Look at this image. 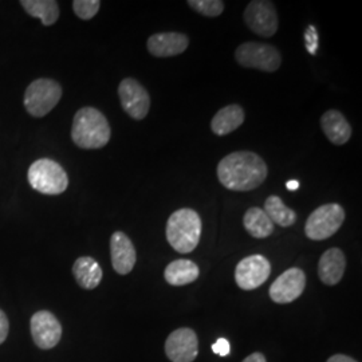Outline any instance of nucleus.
<instances>
[{
    "label": "nucleus",
    "mask_w": 362,
    "mask_h": 362,
    "mask_svg": "<svg viewBox=\"0 0 362 362\" xmlns=\"http://www.w3.org/2000/svg\"><path fill=\"white\" fill-rule=\"evenodd\" d=\"M218 179L230 191L247 192L262 185L269 169L264 160L254 152H233L220 160L216 168Z\"/></svg>",
    "instance_id": "nucleus-1"
},
{
    "label": "nucleus",
    "mask_w": 362,
    "mask_h": 362,
    "mask_svg": "<svg viewBox=\"0 0 362 362\" xmlns=\"http://www.w3.org/2000/svg\"><path fill=\"white\" fill-rule=\"evenodd\" d=\"M112 130L107 118L98 109H79L71 127V140L82 149H101L110 141Z\"/></svg>",
    "instance_id": "nucleus-2"
},
{
    "label": "nucleus",
    "mask_w": 362,
    "mask_h": 362,
    "mask_svg": "<svg viewBox=\"0 0 362 362\" xmlns=\"http://www.w3.org/2000/svg\"><path fill=\"white\" fill-rule=\"evenodd\" d=\"M202 219L191 208L175 211L167 223V239L169 245L179 254H189L200 242Z\"/></svg>",
    "instance_id": "nucleus-3"
},
{
    "label": "nucleus",
    "mask_w": 362,
    "mask_h": 362,
    "mask_svg": "<svg viewBox=\"0 0 362 362\" xmlns=\"http://www.w3.org/2000/svg\"><path fill=\"white\" fill-rule=\"evenodd\" d=\"M28 184L33 189L43 194H61L69 187L65 169L52 158H39L31 164L27 173Z\"/></svg>",
    "instance_id": "nucleus-4"
},
{
    "label": "nucleus",
    "mask_w": 362,
    "mask_h": 362,
    "mask_svg": "<svg viewBox=\"0 0 362 362\" xmlns=\"http://www.w3.org/2000/svg\"><path fill=\"white\" fill-rule=\"evenodd\" d=\"M62 98V86L49 78L33 81L25 93V107L33 117L47 116Z\"/></svg>",
    "instance_id": "nucleus-5"
},
{
    "label": "nucleus",
    "mask_w": 362,
    "mask_h": 362,
    "mask_svg": "<svg viewBox=\"0 0 362 362\" xmlns=\"http://www.w3.org/2000/svg\"><path fill=\"white\" fill-rule=\"evenodd\" d=\"M235 59L246 69H257L266 73L276 71L282 64V55L276 47L259 42L242 43L235 52Z\"/></svg>",
    "instance_id": "nucleus-6"
},
{
    "label": "nucleus",
    "mask_w": 362,
    "mask_h": 362,
    "mask_svg": "<svg viewBox=\"0 0 362 362\" xmlns=\"http://www.w3.org/2000/svg\"><path fill=\"white\" fill-rule=\"evenodd\" d=\"M345 211L337 203H329L314 209L305 224V233L311 240H325L341 228Z\"/></svg>",
    "instance_id": "nucleus-7"
},
{
    "label": "nucleus",
    "mask_w": 362,
    "mask_h": 362,
    "mask_svg": "<svg viewBox=\"0 0 362 362\" xmlns=\"http://www.w3.org/2000/svg\"><path fill=\"white\" fill-rule=\"evenodd\" d=\"M247 27L263 38H272L279 27L278 13L272 1L254 0L245 11Z\"/></svg>",
    "instance_id": "nucleus-8"
},
{
    "label": "nucleus",
    "mask_w": 362,
    "mask_h": 362,
    "mask_svg": "<svg viewBox=\"0 0 362 362\" xmlns=\"http://www.w3.org/2000/svg\"><path fill=\"white\" fill-rule=\"evenodd\" d=\"M121 106L128 116L141 121L151 109V97L143 85L134 78H125L118 86Z\"/></svg>",
    "instance_id": "nucleus-9"
},
{
    "label": "nucleus",
    "mask_w": 362,
    "mask_h": 362,
    "mask_svg": "<svg viewBox=\"0 0 362 362\" xmlns=\"http://www.w3.org/2000/svg\"><path fill=\"white\" fill-rule=\"evenodd\" d=\"M272 274V264L263 255H250L240 260L235 270L236 285L242 290H255L263 285Z\"/></svg>",
    "instance_id": "nucleus-10"
},
{
    "label": "nucleus",
    "mask_w": 362,
    "mask_h": 362,
    "mask_svg": "<svg viewBox=\"0 0 362 362\" xmlns=\"http://www.w3.org/2000/svg\"><path fill=\"white\" fill-rule=\"evenodd\" d=\"M30 327L33 339L39 349H52L62 338V325L50 311L35 313L30 321Z\"/></svg>",
    "instance_id": "nucleus-11"
},
{
    "label": "nucleus",
    "mask_w": 362,
    "mask_h": 362,
    "mask_svg": "<svg viewBox=\"0 0 362 362\" xmlns=\"http://www.w3.org/2000/svg\"><path fill=\"white\" fill-rule=\"evenodd\" d=\"M306 286V275L298 267H291L279 275L272 287L270 297L275 303H291L303 294Z\"/></svg>",
    "instance_id": "nucleus-12"
},
{
    "label": "nucleus",
    "mask_w": 362,
    "mask_h": 362,
    "mask_svg": "<svg viewBox=\"0 0 362 362\" xmlns=\"http://www.w3.org/2000/svg\"><path fill=\"white\" fill-rule=\"evenodd\" d=\"M165 353L172 362H192L199 354V341L192 329L181 327L170 333L165 342Z\"/></svg>",
    "instance_id": "nucleus-13"
},
{
    "label": "nucleus",
    "mask_w": 362,
    "mask_h": 362,
    "mask_svg": "<svg viewBox=\"0 0 362 362\" xmlns=\"http://www.w3.org/2000/svg\"><path fill=\"white\" fill-rule=\"evenodd\" d=\"M110 257L112 264L117 274L127 275L136 264L137 255L129 236L127 233L116 231L110 238Z\"/></svg>",
    "instance_id": "nucleus-14"
},
{
    "label": "nucleus",
    "mask_w": 362,
    "mask_h": 362,
    "mask_svg": "<svg viewBox=\"0 0 362 362\" xmlns=\"http://www.w3.org/2000/svg\"><path fill=\"white\" fill-rule=\"evenodd\" d=\"M189 39L181 33H158L148 39V52L156 58L180 55L188 49Z\"/></svg>",
    "instance_id": "nucleus-15"
},
{
    "label": "nucleus",
    "mask_w": 362,
    "mask_h": 362,
    "mask_svg": "<svg viewBox=\"0 0 362 362\" xmlns=\"http://www.w3.org/2000/svg\"><path fill=\"white\" fill-rule=\"evenodd\" d=\"M346 269V258L339 248L325 251L318 263V275L326 286H336L344 276Z\"/></svg>",
    "instance_id": "nucleus-16"
},
{
    "label": "nucleus",
    "mask_w": 362,
    "mask_h": 362,
    "mask_svg": "<svg viewBox=\"0 0 362 362\" xmlns=\"http://www.w3.org/2000/svg\"><path fill=\"white\" fill-rule=\"evenodd\" d=\"M321 128L327 140L334 145H345L351 137V127L348 119L338 110H327L321 117Z\"/></svg>",
    "instance_id": "nucleus-17"
},
{
    "label": "nucleus",
    "mask_w": 362,
    "mask_h": 362,
    "mask_svg": "<svg viewBox=\"0 0 362 362\" xmlns=\"http://www.w3.org/2000/svg\"><path fill=\"white\" fill-rule=\"evenodd\" d=\"M245 110L242 106L233 104L220 109L211 121V129L218 136L230 134L245 122Z\"/></svg>",
    "instance_id": "nucleus-18"
},
{
    "label": "nucleus",
    "mask_w": 362,
    "mask_h": 362,
    "mask_svg": "<svg viewBox=\"0 0 362 362\" xmlns=\"http://www.w3.org/2000/svg\"><path fill=\"white\" fill-rule=\"evenodd\" d=\"M73 275L82 288L93 290L101 284L104 274L95 259L81 257L73 264Z\"/></svg>",
    "instance_id": "nucleus-19"
},
{
    "label": "nucleus",
    "mask_w": 362,
    "mask_h": 362,
    "mask_svg": "<svg viewBox=\"0 0 362 362\" xmlns=\"http://www.w3.org/2000/svg\"><path fill=\"white\" fill-rule=\"evenodd\" d=\"M199 266L192 260L177 259L167 266L164 278L170 286H185L194 282L199 278Z\"/></svg>",
    "instance_id": "nucleus-20"
},
{
    "label": "nucleus",
    "mask_w": 362,
    "mask_h": 362,
    "mask_svg": "<svg viewBox=\"0 0 362 362\" xmlns=\"http://www.w3.org/2000/svg\"><path fill=\"white\" fill-rule=\"evenodd\" d=\"M243 224L247 233L257 239L269 238L274 233V223L262 208L252 207L247 209Z\"/></svg>",
    "instance_id": "nucleus-21"
},
{
    "label": "nucleus",
    "mask_w": 362,
    "mask_h": 362,
    "mask_svg": "<svg viewBox=\"0 0 362 362\" xmlns=\"http://www.w3.org/2000/svg\"><path fill=\"white\" fill-rule=\"evenodd\" d=\"M21 4L30 16L40 19L43 26H52L59 19V6L55 0H22Z\"/></svg>",
    "instance_id": "nucleus-22"
},
{
    "label": "nucleus",
    "mask_w": 362,
    "mask_h": 362,
    "mask_svg": "<svg viewBox=\"0 0 362 362\" xmlns=\"http://www.w3.org/2000/svg\"><path fill=\"white\" fill-rule=\"evenodd\" d=\"M264 212L267 214L272 223L281 227H290L297 221V214L291 208L286 207L282 199L275 194L266 199Z\"/></svg>",
    "instance_id": "nucleus-23"
},
{
    "label": "nucleus",
    "mask_w": 362,
    "mask_h": 362,
    "mask_svg": "<svg viewBox=\"0 0 362 362\" xmlns=\"http://www.w3.org/2000/svg\"><path fill=\"white\" fill-rule=\"evenodd\" d=\"M187 4L196 13L215 18L224 11V3L221 0H188Z\"/></svg>",
    "instance_id": "nucleus-24"
},
{
    "label": "nucleus",
    "mask_w": 362,
    "mask_h": 362,
    "mask_svg": "<svg viewBox=\"0 0 362 362\" xmlns=\"http://www.w3.org/2000/svg\"><path fill=\"white\" fill-rule=\"evenodd\" d=\"M101 1L98 0H74L73 10L79 19L90 21L100 11Z\"/></svg>",
    "instance_id": "nucleus-25"
},
{
    "label": "nucleus",
    "mask_w": 362,
    "mask_h": 362,
    "mask_svg": "<svg viewBox=\"0 0 362 362\" xmlns=\"http://www.w3.org/2000/svg\"><path fill=\"white\" fill-rule=\"evenodd\" d=\"M305 45L308 52H310L311 55L317 54V49H318V33L317 28L314 26L308 27V30L305 31Z\"/></svg>",
    "instance_id": "nucleus-26"
},
{
    "label": "nucleus",
    "mask_w": 362,
    "mask_h": 362,
    "mask_svg": "<svg viewBox=\"0 0 362 362\" xmlns=\"http://www.w3.org/2000/svg\"><path fill=\"white\" fill-rule=\"evenodd\" d=\"M212 351L215 354H218L220 357H226L230 354L231 351V345L228 342V339L226 338H219L214 345H212Z\"/></svg>",
    "instance_id": "nucleus-27"
},
{
    "label": "nucleus",
    "mask_w": 362,
    "mask_h": 362,
    "mask_svg": "<svg viewBox=\"0 0 362 362\" xmlns=\"http://www.w3.org/2000/svg\"><path fill=\"white\" fill-rule=\"evenodd\" d=\"M8 330H10L8 318L4 314V311L0 310V344H3L6 341V338L8 336Z\"/></svg>",
    "instance_id": "nucleus-28"
},
{
    "label": "nucleus",
    "mask_w": 362,
    "mask_h": 362,
    "mask_svg": "<svg viewBox=\"0 0 362 362\" xmlns=\"http://www.w3.org/2000/svg\"><path fill=\"white\" fill-rule=\"evenodd\" d=\"M242 362H267L266 361V357L262 354V353H252V354H250L247 358H245Z\"/></svg>",
    "instance_id": "nucleus-29"
},
{
    "label": "nucleus",
    "mask_w": 362,
    "mask_h": 362,
    "mask_svg": "<svg viewBox=\"0 0 362 362\" xmlns=\"http://www.w3.org/2000/svg\"><path fill=\"white\" fill-rule=\"evenodd\" d=\"M327 362H357L354 358H351L349 356H345V354H336L333 357H330Z\"/></svg>",
    "instance_id": "nucleus-30"
},
{
    "label": "nucleus",
    "mask_w": 362,
    "mask_h": 362,
    "mask_svg": "<svg viewBox=\"0 0 362 362\" xmlns=\"http://www.w3.org/2000/svg\"><path fill=\"white\" fill-rule=\"evenodd\" d=\"M286 188L288 189V191H297L298 188H299V182L297 180H290L286 182Z\"/></svg>",
    "instance_id": "nucleus-31"
}]
</instances>
